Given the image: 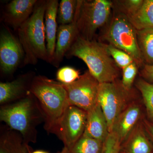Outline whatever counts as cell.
I'll use <instances>...</instances> for the list:
<instances>
[{"label":"cell","instance_id":"1","mask_svg":"<svg viewBox=\"0 0 153 153\" xmlns=\"http://www.w3.org/2000/svg\"><path fill=\"white\" fill-rule=\"evenodd\" d=\"M0 120L21 134L28 146L30 143L36 142L37 127L45 120L37 99L31 93L18 101L2 105Z\"/></svg>","mask_w":153,"mask_h":153},{"label":"cell","instance_id":"2","mask_svg":"<svg viewBox=\"0 0 153 153\" xmlns=\"http://www.w3.org/2000/svg\"><path fill=\"white\" fill-rule=\"evenodd\" d=\"M65 56L83 60L100 83L114 82L119 75V68L108 51L106 44L95 40L89 41L77 36Z\"/></svg>","mask_w":153,"mask_h":153},{"label":"cell","instance_id":"3","mask_svg":"<svg viewBox=\"0 0 153 153\" xmlns=\"http://www.w3.org/2000/svg\"><path fill=\"white\" fill-rule=\"evenodd\" d=\"M47 4V1H38L33 13L17 30L25 53L23 66L36 65L39 60L49 63L44 25Z\"/></svg>","mask_w":153,"mask_h":153},{"label":"cell","instance_id":"4","mask_svg":"<svg viewBox=\"0 0 153 153\" xmlns=\"http://www.w3.org/2000/svg\"><path fill=\"white\" fill-rule=\"evenodd\" d=\"M30 92L37 99L44 113V128L49 133L53 134L57 123L69 105L63 84L38 75L33 78Z\"/></svg>","mask_w":153,"mask_h":153},{"label":"cell","instance_id":"5","mask_svg":"<svg viewBox=\"0 0 153 153\" xmlns=\"http://www.w3.org/2000/svg\"><path fill=\"white\" fill-rule=\"evenodd\" d=\"M137 32L128 17L119 11L114 15L100 38L126 52L133 58L138 66L143 67L145 63L138 44Z\"/></svg>","mask_w":153,"mask_h":153},{"label":"cell","instance_id":"6","mask_svg":"<svg viewBox=\"0 0 153 153\" xmlns=\"http://www.w3.org/2000/svg\"><path fill=\"white\" fill-rule=\"evenodd\" d=\"M112 2L107 0L77 1L75 17L78 36L95 40L96 33L109 21Z\"/></svg>","mask_w":153,"mask_h":153},{"label":"cell","instance_id":"7","mask_svg":"<svg viewBox=\"0 0 153 153\" xmlns=\"http://www.w3.org/2000/svg\"><path fill=\"white\" fill-rule=\"evenodd\" d=\"M129 91L117 79L99 83L97 102L106 118L109 133L113 131L117 120L124 110Z\"/></svg>","mask_w":153,"mask_h":153},{"label":"cell","instance_id":"8","mask_svg":"<svg viewBox=\"0 0 153 153\" xmlns=\"http://www.w3.org/2000/svg\"><path fill=\"white\" fill-rule=\"evenodd\" d=\"M87 111L72 105H68L57 123L53 134L70 149L82 136L86 126Z\"/></svg>","mask_w":153,"mask_h":153},{"label":"cell","instance_id":"9","mask_svg":"<svg viewBox=\"0 0 153 153\" xmlns=\"http://www.w3.org/2000/svg\"><path fill=\"white\" fill-rule=\"evenodd\" d=\"M99 83L87 70L74 82L62 84L66 91L69 104L87 111L97 103Z\"/></svg>","mask_w":153,"mask_h":153},{"label":"cell","instance_id":"10","mask_svg":"<svg viewBox=\"0 0 153 153\" xmlns=\"http://www.w3.org/2000/svg\"><path fill=\"white\" fill-rule=\"evenodd\" d=\"M25 53L19 38L7 28L1 30L0 33V67L5 75L13 74L23 63Z\"/></svg>","mask_w":153,"mask_h":153},{"label":"cell","instance_id":"11","mask_svg":"<svg viewBox=\"0 0 153 153\" xmlns=\"http://www.w3.org/2000/svg\"><path fill=\"white\" fill-rule=\"evenodd\" d=\"M34 76L33 73L22 74L11 82H0V104H9L20 100L31 93Z\"/></svg>","mask_w":153,"mask_h":153},{"label":"cell","instance_id":"12","mask_svg":"<svg viewBox=\"0 0 153 153\" xmlns=\"http://www.w3.org/2000/svg\"><path fill=\"white\" fill-rule=\"evenodd\" d=\"M37 0H13L7 4L4 12L5 23L17 31L31 16Z\"/></svg>","mask_w":153,"mask_h":153},{"label":"cell","instance_id":"13","mask_svg":"<svg viewBox=\"0 0 153 153\" xmlns=\"http://www.w3.org/2000/svg\"><path fill=\"white\" fill-rule=\"evenodd\" d=\"M78 36L76 17L71 24L60 25L57 29L55 53L51 64L58 67Z\"/></svg>","mask_w":153,"mask_h":153},{"label":"cell","instance_id":"14","mask_svg":"<svg viewBox=\"0 0 153 153\" xmlns=\"http://www.w3.org/2000/svg\"><path fill=\"white\" fill-rule=\"evenodd\" d=\"M87 113L86 126L83 135L104 143L109 132L106 118L98 102Z\"/></svg>","mask_w":153,"mask_h":153},{"label":"cell","instance_id":"15","mask_svg":"<svg viewBox=\"0 0 153 153\" xmlns=\"http://www.w3.org/2000/svg\"><path fill=\"white\" fill-rule=\"evenodd\" d=\"M59 4V1L57 0L47 1L44 25L46 46L49 63H52L56 46L58 29L57 13Z\"/></svg>","mask_w":153,"mask_h":153},{"label":"cell","instance_id":"16","mask_svg":"<svg viewBox=\"0 0 153 153\" xmlns=\"http://www.w3.org/2000/svg\"><path fill=\"white\" fill-rule=\"evenodd\" d=\"M140 115V108L135 104L129 105L120 115L115 123L113 131L117 134L121 142L128 138Z\"/></svg>","mask_w":153,"mask_h":153},{"label":"cell","instance_id":"17","mask_svg":"<svg viewBox=\"0 0 153 153\" xmlns=\"http://www.w3.org/2000/svg\"><path fill=\"white\" fill-rule=\"evenodd\" d=\"M29 146L24 142L19 132L8 127L1 128L0 153H28Z\"/></svg>","mask_w":153,"mask_h":153},{"label":"cell","instance_id":"18","mask_svg":"<svg viewBox=\"0 0 153 153\" xmlns=\"http://www.w3.org/2000/svg\"><path fill=\"white\" fill-rule=\"evenodd\" d=\"M143 129H137L131 135L125 147L127 153H153V146Z\"/></svg>","mask_w":153,"mask_h":153},{"label":"cell","instance_id":"19","mask_svg":"<svg viewBox=\"0 0 153 153\" xmlns=\"http://www.w3.org/2000/svg\"><path fill=\"white\" fill-rule=\"evenodd\" d=\"M128 19L137 31L153 28V0H144L140 10Z\"/></svg>","mask_w":153,"mask_h":153},{"label":"cell","instance_id":"20","mask_svg":"<svg viewBox=\"0 0 153 153\" xmlns=\"http://www.w3.org/2000/svg\"><path fill=\"white\" fill-rule=\"evenodd\" d=\"M138 44L145 64L153 65V28L137 32Z\"/></svg>","mask_w":153,"mask_h":153},{"label":"cell","instance_id":"21","mask_svg":"<svg viewBox=\"0 0 153 153\" xmlns=\"http://www.w3.org/2000/svg\"><path fill=\"white\" fill-rule=\"evenodd\" d=\"M103 143L82 135L72 147L69 153H101Z\"/></svg>","mask_w":153,"mask_h":153},{"label":"cell","instance_id":"22","mask_svg":"<svg viewBox=\"0 0 153 153\" xmlns=\"http://www.w3.org/2000/svg\"><path fill=\"white\" fill-rule=\"evenodd\" d=\"M77 5L76 0H61L57 10V23L60 25L72 23L74 21Z\"/></svg>","mask_w":153,"mask_h":153},{"label":"cell","instance_id":"23","mask_svg":"<svg viewBox=\"0 0 153 153\" xmlns=\"http://www.w3.org/2000/svg\"><path fill=\"white\" fill-rule=\"evenodd\" d=\"M136 85L142 95L149 121L153 123V84L140 79Z\"/></svg>","mask_w":153,"mask_h":153},{"label":"cell","instance_id":"24","mask_svg":"<svg viewBox=\"0 0 153 153\" xmlns=\"http://www.w3.org/2000/svg\"><path fill=\"white\" fill-rule=\"evenodd\" d=\"M106 47L110 55L119 68L123 69L134 62L133 58L124 51L108 44H106Z\"/></svg>","mask_w":153,"mask_h":153},{"label":"cell","instance_id":"25","mask_svg":"<svg viewBox=\"0 0 153 153\" xmlns=\"http://www.w3.org/2000/svg\"><path fill=\"white\" fill-rule=\"evenodd\" d=\"M80 76L79 70L71 66H65L58 69L56 79L60 83L68 84L76 81Z\"/></svg>","mask_w":153,"mask_h":153},{"label":"cell","instance_id":"26","mask_svg":"<svg viewBox=\"0 0 153 153\" xmlns=\"http://www.w3.org/2000/svg\"><path fill=\"white\" fill-rule=\"evenodd\" d=\"M144 0H126L118 1L119 3V12L130 18L136 13L143 3Z\"/></svg>","mask_w":153,"mask_h":153},{"label":"cell","instance_id":"27","mask_svg":"<svg viewBox=\"0 0 153 153\" xmlns=\"http://www.w3.org/2000/svg\"><path fill=\"white\" fill-rule=\"evenodd\" d=\"M138 67L135 62H134L122 69L123 78L121 82L126 90L129 91L131 89L137 73Z\"/></svg>","mask_w":153,"mask_h":153},{"label":"cell","instance_id":"28","mask_svg":"<svg viewBox=\"0 0 153 153\" xmlns=\"http://www.w3.org/2000/svg\"><path fill=\"white\" fill-rule=\"evenodd\" d=\"M121 143L119 138L114 132L109 133L103 143L101 153H120Z\"/></svg>","mask_w":153,"mask_h":153},{"label":"cell","instance_id":"29","mask_svg":"<svg viewBox=\"0 0 153 153\" xmlns=\"http://www.w3.org/2000/svg\"><path fill=\"white\" fill-rule=\"evenodd\" d=\"M141 73L145 79L153 82V65L145 64L143 67Z\"/></svg>","mask_w":153,"mask_h":153},{"label":"cell","instance_id":"30","mask_svg":"<svg viewBox=\"0 0 153 153\" xmlns=\"http://www.w3.org/2000/svg\"><path fill=\"white\" fill-rule=\"evenodd\" d=\"M144 126L146 132L153 146V123L149 121L145 120Z\"/></svg>","mask_w":153,"mask_h":153},{"label":"cell","instance_id":"31","mask_svg":"<svg viewBox=\"0 0 153 153\" xmlns=\"http://www.w3.org/2000/svg\"><path fill=\"white\" fill-rule=\"evenodd\" d=\"M60 153H69V151L67 148L64 147Z\"/></svg>","mask_w":153,"mask_h":153},{"label":"cell","instance_id":"32","mask_svg":"<svg viewBox=\"0 0 153 153\" xmlns=\"http://www.w3.org/2000/svg\"><path fill=\"white\" fill-rule=\"evenodd\" d=\"M31 153H49L47 152H45V151H41V150H38L34 151V152H33Z\"/></svg>","mask_w":153,"mask_h":153}]
</instances>
